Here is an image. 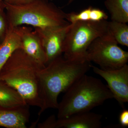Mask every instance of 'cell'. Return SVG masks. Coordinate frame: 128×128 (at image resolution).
Instances as JSON below:
<instances>
[{
	"mask_svg": "<svg viewBox=\"0 0 128 128\" xmlns=\"http://www.w3.org/2000/svg\"><path fill=\"white\" fill-rule=\"evenodd\" d=\"M74 0H69L68 4H70L72 2H73Z\"/></svg>",
	"mask_w": 128,
	"mask_h": 128,
	"instance_id": "22",
	"label": "cell"
},
{
	"mask_svg": "<svg viewBox=\"0 0 128 128\" xmlns=\"http://www.w3.org/2000/svg\"><path fill=\"white\" fill-rule=\"evenodd\" d=\"M118 44L108 31L98 37L89 46L86 58L102 70L119 68L127 64L128 52L118 46Z\"/></svg>",
	"mask_w": 128,
	"mask_h": 128,
	"instance_id": "6",
	"label": "cell"
},
{
	"mask_svg": "<svg viewBox=\"0 0 128 128\" xmlns=\"http://www.w3.org/2000/svg\"><path fill=\"white\" fill-rule=\"evenodd\" d=\"M119 122L121 126L128 127V110H124L120 114L119 118Z\"/></svg>",
	"mask_w": 128,
	"mask_h": 128,
	"instance_id": "19",
	"label": "cell"
},
{
	"mask_svg": "<svg viewBox=\"0 0 128 128\" xmlns=\"http://www.w3.org/2000/svg\"><path fill=\"white\" fill-rule=\"evenodd\" d=\"M41 65L21 48L9 57L0 71V81L16 90L29 106L42 107L38 74Z\"/></svg>",
	"mask_w": 128,
	"mask_h": 128,
	"instance_id": "2",
	"label": "cell"
},
{
	"mask_svg": "<svg viewBox=\"0 0 128 128\" xmlns=\"http://www.w3.org/2000/svg\"><path fill=\"white\" fill-rule=\"evenodd\" d=\"M87 59L68 60L62 56L42 68L38 74L39 94L42 102L38 116L48 108L57 109L60 94L65 92L91 68Z\"/></svg>",
	"mask_w": 128,
	"mask_h": 128,
	"instance_id": "1",
	"label": "cell"
},
{
	"mask_svg": "<svg viewBox=\"0 0 128 128\" xmlns=\"http://www.w3.org/2000/svg\"><path fill=\"white\" fill-rule=\"evenodd\" d=\"M9 26L5 10L0 11V44L3 42L8 32Z\"/></svg>",
	"mask_w": 128,
	"mask_h": 128,
	"instance_id": "17",
	"label": "cell"
},
{
	"mask_svg": "<svg viewBox=\"0 0 128 128\" xmlns=\"http://www.w3.org/2000/svg\"><path fill=\"white\" fill-rule=\"evenodd\" d=\"M28 105L18 92L0 81V105L15 108Z\"/></svg>",
	"mask_w": 128,
	"mask_h": 128,
	"instance_id": "13",
	"label": "cell"
},
{
	"mask_svg": "<svg viewBox=\"0 0 128 128\" xmlns=\"http://www.w3.org/2000/svg\"><path fill=\"white\" fill-rule=\"evenodd\" d=\"M104 3L112 21L128 23V0H105Z\"/></svg>",
	"mask_w": 128,
	"mask_h": 128,
	"instance_id": "14",
	"label": "cell"
},
{
	"mask_svg": "<svg viewBox=\"0 0 128 128\" xmlns=\"http://www.w3.org/2000/svg\"><path fill=\"white\" fill-rule=\"evenodd\" d=\"M102 116L89 112L72 114L68 118L57 119L56 128H99Z\"/></svg>",
	"mask_w": 128,
	"mask_h": 128,
	"instance_id": "11",
	"label": "cell"
},
{
	"mask_svg": "<svg viewBox=\"0 0 128 128\" xmlns=\"http://www.w3.org/2000/svg\"><path fill=\"white\" fill-rule=\"evenodd\" d=\"M29 106L9 108L0 105V127L26 128L30 118Z\"/></svg>",
	"mask_w": 128,
	"mask_h": 128,
	"instance_id": "10",
	"label": "cell"
},
{
	"mask_svg": "<svg viewBox=\"0 0 128 128\" xmlns=\"http://www.w3.org/2000/svg\"><path fill=\"white\" fill-rule=\"evenodd\" d=\"M108 30L118 43L128 47V26L126 23L108 22Z\"/></svg>",
	"mask_w": 128,
	"mask_h": 128,
	"instance_id": "15",
	"label": "cell"
},
{
	"mask_svg": "<svg viewBox=\"0 0 128 128\" xmlns=\"http://www.w3.org/2000/svg\"><path fill=\"white\" fill-rule=\"evenodd\" d=\"M94 73L102 77L107 82L108 87L117 102L124 106L128 102V66L119 68L106 70L91 66Z\"/></svg>",
	"mask_w": 128,
	"mask_h": 128,
	"instance_id": "8",
	"label": "cell"
},
{
	"mask_svg": "<svg viewBox=\"0 0 128 128\" xmlns=\"http://www.w3.org/2000/svg\"><path fill=\"white\" fill-rule=\"evenodd\" d=\"M33 0H4V1L9 4L19 6L28 4Z\"/></svg>",
	"mask_w": 128,
	"mask_h": 128,
	"instance_id": "20",
	"label": "cell"
},
{
	"mask_svg": "<svg viewBox=\"0 0 128 128\" xmlns=\"http://www.w3.org/2000/svg\"><path fill=\"white\" fill-rule=\"evenodd\" d=\"M57 119L54 115H52L45 120L38 124V128H56Z\"/></svg>",
	"mask_w": 128,
	"mask_h": 128,
	"instance_id": "18",
	"label": "cell"
},
{
	"mask_svg": "<svg viewBox=\"0 0 128 128\" xmlns=\"http://www.w3.org/2000/svg\"><path fill=\"white\" fill-rule=\"evenodd\" d=\"M113 98L107 86L99 79L85 74L65 92L58 103L57 118H65L75 114L89 112Z\"/></svg>",
	"mask_w": 128,
	"mask_h": 128,
	"instance_id": "3",
	"label": "cell"
},
{
	"mask_svg": "<svg viewBox=\"0 0 128 128\" xmlns=\"http://www.w3.org/2000/svg\"></svg>",
	"mask_w": 128,
	"mask_h": 128,
	"instance_id": "23",
	"label": "cell"
},
{
	"mask_svg": "<svg viewBox=\"0 0 128 128\" xmlns=\"http://www.w3.org/2000/svg\"><path fill=\"white\" fill-rule=\"evenodd\" d=\"M4 4L9 27L27 25L44 28L70 23L66 20V13L48 0H34L19 6Z\"/></svg>",
	"mask_w": 128,
	"mask_h": 128,
	"instance_id": "4",
	"label": "cell"
},
{
	"mask_svg": "<svg viewBox=\"0 0 128 128\" xmlns=\"http://www.w3.org/2000/svg\"><path fill=\"white\" fill-rule=\"evenodd\" d=\"M21 48L18 28L9 27L3 42L0 44V71L16 50Z\"/></svg>",
	"mask_w": 128,
	"mask_h": 128,
	"instance_id": "12",
	"label": "cell"
},
{
	"mask_svg": "<svg viewBox=\"0 0 128 128\" xmlns=\"http://www.w3.org/2000/svg\"><path fill=\"white\" fill-rule=\"evenodd\" d=\"M107 20L79 21L73 24L66 34L63 47L64 58L68 60L87 59V51L91 44L108 32Z\"/></svg>",
	"mask_w": 128,
	"mask_h": 128,
	"instance_id": "5",
	"label": "cell"
},
{
	"mask_svg": "<svg viewBox=\"0 0 128 128\" xmlns=\"http://www.w3.org/2000/svg\"><path fill=\"white\" fill-rule=\"evenodd\" d=\"M18 28L20 40L21 48L41 65L46 66V54L34 29L25 25L19 26Z\"/></svg>",
	"mask_w": 128,
	"mask_h": 128,
	"instance_id": "9",
	"label": "cell"
},
{
	"mask_svg": "<svg viewBox=\"0 0 128 128\" xmlns=\"http://www.w3.org/2000/svg\"><path fill=\"white\" fill-rule=\"evenodd\" d=\"M92 8V7L88 8L78 13L71 12L66 13V20L70 24L79 21H93Z\"/></svg>",
	"mask_w": 128,
	"mask_h": 128,
	"instance_id": "16",
	"label": "cell"
},
{
	"mask_svg": "<svg viewBox=\"0 0 128 128\" xmlns=\"http://www.w3.org/2000/svg\"><path fill=\"white\" fill-rule=\"evenodd\" d=\"M5 10V4L3 0H0V11Z\"/></svg>",
	"mask_w": 128,
	"mask_h": 128,
	"instance_id": "21",
	"label": "cell"
},
{
	"mask_svg": "<svg viewBox=\"0 0 128 128\" xmlns=\"http://www.w3.org/2000/svg\"><path fill=\"white\" fill-rule=\"evenodd\" d=\"M71 26V24L69 23L56 26L34 28L46 54V65L62 56L65 39Z\"/></svg>",
	"mask_w": 128,
	"mask_h": 128,
	"instance_id": "7",
	"label": "cell"
}]
</instances>
